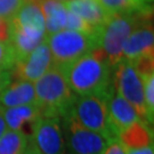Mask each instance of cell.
I'll return each mask as SVG.
<instances>
[{
  "label": "cell",
  "mask_w": 154,
  "mask_h": 154,
  "mask_svg": "<svg viewBox=\"0 0 154 154\" xmlns=\"http://www.w3.org/2000/svg\"><path fill=\"white\" fill-rule=\"evenodd\" d=\"M118 140L125 149H142L153 145V131L147 122L138 120L123 129L119 134Z\"/></svg>",
  "instance_id": "2e32d148"
},
{
  "label": "cell",
  "mask_w": 154,
  "mask_h": 154,
  "mask_svg": "<svg viewBox=\"0 0 154 154\" xmlns=\"http://www.w3.org/2000/svg\"><path fill=\"white\" fill-rule=\"evenodd\" d=\"M33 103H37V96L34 86L30 81H11L0 93V106L2 109H9Z\"/></svg>",
  "instance_id": "5bb4252c"
},
{
  "label": "cell",
  "mask_w": 154,
  "mask_h": 154,
  "mask_svg": "<svg viewBox=\"0 0 154 154\" xmlns=\"http://www.w3.org/2000/svg\"><path fill=\"white\" fill-rule=\"evenodd\" d=\"M30 140L42 154H66L61 118L41 116L33 126Z\"/></svg>",
  "instance_id": "ba28073f"
},
{
  "label": "cell",
  "mask_w": 154,
  "mask_h": 154,
  "mask_svg": "<svg viewBox=\"0 0 154 154\" xmlns=\"http://www.w3.org/2000/svg\"><path fill=\"white\" fill-rule=\"evenodd\" d=\"M142 80L144 83V98L147 110V118L149 122L152 125L154 116V74L143 77Z\"/></svg>",
  "instance_id": "ffe728a7"
},
{
  "label": "cell",
  "mask_w": 154,
  "mask_h": 154,
  "mask_svg": "<svg viewBox=\"0 0 154 154\" xmlns=\"http://www.w3.org/2000/svg\"><path fill=\"white\" fill-rule=\"evenodd\" d=\"M136 20L137 23L126 40L122 51V60L130 63L139 57L154 56L153 20H140L137 16Z\"/></svg>",
  "instance_id": "30bf717a"
},
{
  "label": "cell",
  "mask_w": 154,
  "mask_h": 154,
  "mask_svg": "<svg viewBox=\"0 0 154 154\" xmlns=\"http://www.w3.org/2000/svg\"><path fill=\"white\" fill-rule=\"evenodd\" d=\"M103 154H126V149L119 143V140H112L107 144Z\"/></svg>",
  "instance_id": "d4e9b609"
},
{
  "label": "cell",
  "mask_w": 154,
  "mask_h": 154,
  "mask_svg": "<svg viewBox=\"0 0 154 154\" xmlns=\"http://www.w3.org/2000/svg\"><path fill=\"white\" fill-rule=\"evenodd\" d=\"M138 1L144 5V4H152V1H153V0H138Z\"/></svg>",
  "instance_id": "f546056e"
},
{
  "label": "cell",
  "mask_w": 154,
  "mask_h": 154,
  "mask_svg": "<svg viewBox=\"0 0 154 154\" xmlns=\"http://www.w3.org/2000/svg\"><path fill=\"white\" fill-rule=\"evenodd\" d=\"M46 40L51 53L53 66L61 70L86 55L94 46H98L93 37L69 30H62L46 37Z\"/></svg>",
  "instance_id": "277c9868"
},
{
  "label": "cell",
  "mask_w": 154,
  "mask_h": 154,
  "mask_svg": "<svg viewBox=\"0 0 154 154\" xmlns=\"http://www.w3.org/2000/svg\"><path fill=\"white\" fill-rule=\"evenodd\" d=\"M126 154H154L153 145H149L142 149H126Z\"/></svg>",
  "instance_id": "4316f807"
},
{
  "label": "cell",
  "mask_w": 154,
  "mask_h": 154,
  "mask_svg": "<svg viewBox=\"0 0 154 154\" xmlns=\"http://www.w3.org/2000/svg\"><path fill=\"white\" fill-rule=\"evenodd\" d=\"M137 23L135 13L112 14L102 26L100 47L103 48L112 69L122 61L123 46Z\"/></svg>",
  "instance_id": "5b68a950"
},
{
  "label": "cell",
  "mask_w": 154,
  "mask_h": 154,
  "mask_svg": "<svg viewBox=\"0 0 154 154\" xmlns=\"http://www.w3.org/2000/svg\"><path fill=\"white\" fill-rule=\"evenodd\" d=\"M41 116H44V114L38 103L4 109V118L7 128L23 132L29 138L31 136L33 126Z\"/></svg>",
  "instance_id": "4fadbf2b"
},
{
  "label": "cell",
  "mask_w": 154,
  "mask_h": 154,
  "mask_svg": "<svg viewBox=\"0 0 154 154\" xmlns=\"http://www.w3.org/2000/svg\"><path fill=\"white\" fill-rule=\"evenodd\" d=\"M64 5L67 11L74 13L95 28H102L110 17L99 0H67Z\"/></svg>",
  "instance_id": "9a60e30c"
},
{
  "label": "cell",
  "mask_w": 154,
  "mask_h": 154,
  "mask_svg": "<svg viewBox=\"0 0 154 154\" xmlns=\"http://www.w3.org/2000/svg\"><path fill=\"white\" fill-rule=\"evenodd\" d=\"M109 95L77 96L71 107V113L81 126L103 135L109 143L118 140L109 121Z\"/></svg>",
  "instance_id": "3957f363"
},
{
  "label": "cell",
  "mask_w": 154,
  "mask_h": 154,
  "mask_svg": "<svg viewBox=\"0 0 154 154\" xmlns=\"http://www.w3.org/2000/svg\"><path fill=\"white\" fill-rule=\"evenodd\" d=\"M24 154H42V153H41V152L39 151L38 147L29 139V144H28V146H26V149H25Z\"/></svg>",
  "instance_id": "83f0119b"
},
{
  "label": "cell",
  "mask_w": 154,
  "mask_h": 154,
  "mask_svg": "<svg viewBox=\"0 0 154 154\" xmlns=\"http://www.w3.org/2000/svg\"><path fill=\"white\" fill-rule=\"evenodd\" d=\"M112 81L114 90L132 105L142 121L149 125L144 98L143 80L131 63L122 60L118 65L114 66Z\"/></svg>",
  "instance_id": "52a82bcc"
},
{
  "label": "cell",
  "mask_w": 154,
  "mask_h": 154,
  "mask_svg": "<svg viewBox=\"0 0 154 154\" xmlns=\"http://www.w3.org/2000/svg\"><path fill=\"white\" fill-rule=\"evenodd\" d=\"M140 78L154 74V56H144L131 63Z\"/></svg>",
  "instance_id": "603a6c76"
},
{
  "label": "cell",
  "mask_w": 154,
  "mask_h": 154,
  "mask_svg": "<svg viewBox=\"0 0 154 154\" xmlns=\"http://www.w3.org/2000/svg\"><path fill=\"white\" fill-rule=\"evenodd\" d=\"M62 71L75 96L110 95L113 90V69L100 46H94Z\"/></svg>",
  "instance_id": "6da1fadb"
},
{
  "label": "cell",
  "mask_w": 154,
  "mask_h": 154,
  "mask_svg": "<svg viewBox=\"0 0 154 154\" xmlns=\"http://www.w3.org/2000/svg\"><path fill=\"white\" fill-rule=\"evenodd\" d=\"M106 11L112 14H130L137 11L142 6L146 4H140L138 0H99Z\"/></svg>",
  "instance_id": "d6986e66"
},
{
  "label": "cell",
  "mask_w": 154,
  "mask_h": 154,
  "mask_svg": "<svg viewBox=\"0 0 154 154\" xmlns=\"http://www.w3.org/2000/svg\"><path fill=\"white\" fill-rule=\"evenodd\" d=\"M15 56L9 44L0 42V71H11L15 65Z\"/></svg>",
  "instance_id": "7402d4cb"
},
{
  "label": "cell",
  "mask_w": 154,
  "mask_h": 154,
  "mask_svg": "<svg viewBox=\"0 0 154 154\" xmlns=\"http://www.w3.org/2000/svg\"><path fill=\"white\" fill-rule=\"evenodd\" d=\"M107 111L110 126L116 136V139L123 129H126L135 121L140 120L132 105L116 93L114 87L107 97Z\"/></svg>",
  "instance_id": "7c38bea8"
},
{
  "label": "cell",
  "mask_w": 154,
  "mask_h": 154,
  "mask_svg": "<svg viewBox=\"0 0 154 154\" xmlns=\"http://www.w3.org/2000/svg\"><path fill=\"white\" fill-rule=\"evenodd\" d=\"M67 154H103L109 140L98 132L81 126L71 110L61 119Z\"/></svg>",
  "instance_id": "8992f818"
},
{
  "label": "cell",
  "mask_w": 154,
  "mask_h": 154,
  "mask_svg": "<svg viewBox=\"0 0 154 154\" xmlns=\"http://www.w3.org/2000/svg\"><path fill=\"white\" fill-rule=\"evenodd\" d=\"M25 0H0V17L11 21L16 16Z\"/></svg>",
  "instance_id": "44dd1931"
},
{
  "label": "cell",
  "mask_w": 154,
  "mask_h": 154,
  "mask_svg": "<svg viewBox=\"0 0 154 154\" xmlns=\"http://www.w3.org/2000/svg\"><path fill=\"white\" fill-rule=\"evenodd\" d=\"M53 66V58L49 46L45 39L32 53L23 61L15 63L11 67V75L13 81H37Z\"/></svg>",
  "instance_id": "9c48e42d"
},
{
  "label": "cell",
  "mask_w": 154,
  "mask_h": 154,
  "mask_svg": "<svg viewBox=\"0 0 154 154\" xmlns=\"http://www.w3.org/2000/svg\"><path fill=\"white\" fill-rule=\"evenodd\" d=\"M9 22L31 38L41 41L46 39L45 17L39 0H25L16 16Z\"/></svg>",
  "instance_id": "8fae6325"
},
{
  "label": "cell",
  "mask_w": 154,
  "mask_h": 154,
  "mask_svg": "<svg viewBox=\"0 0 154 154\" xmlns=\"http://www.w3.org/2000/svg\"><path fill=\"white\" fill-rule=\"evenodd\" d=\"M11 71H0V93L11 82Z\"/></svg>",
  "instance_id": "484cf974"
},
{
  "label": "cell",
  "mask_w": 154,
  "mask_h": 154,
  "mask_svg": "<svg viewBox=\"0 0 154 154\" xmlns=\"http://www.w3.org/2000/svg\"><path fill=\"white\" fill-rule=\"evenodd\" d=\"M56 1H61V2H65V1H67V0H56Z\"/></svg>",
  "instance_id": "4dcf8cb0"
},
{
  "label": "cell",
  "mask_w": 154,
  "mask_h": 154,
  "mask_svg": "<svg viewBox=\"0 0 154 154\" xmlns=\"http://www.w3.org/2000/svg\"><path fill=\"white\" fill-rule=\"evenodd\" d=\"M30 138L21 131L6 130L0 137V154H24Z\"/></svg>",
  "instance_id": "ac0fdd59"
},
{
  "label": "cell",
  "mask_w": 154,
  "mask_h": 154,
  "mask_svg": "<svg viewBox=\"0 0 154 154\" xmlns=\"http://www.w3.org/2000/svg\"><path fill=\"white\" fill-rule=\"evenodd\" d=\"M45 17L46 37L64 30L66 20V7L64 2L56 0H39Z\"/></svg>",
  "instance_id": "e0dca14e"
},
{
  "label": "cell",
  "mask_w": 154,
  "mask_h": 154,
  "mask_svg": "<svg viewBox=\"0 0 154 154\" xmlns=\"http://www.w3.org/2000/svg\"><path fill=\"white\" fill-rule=\"evenodd\" d=\"M37 103L46 116L63 118L75 100L69 83L66 81L64 72L60 67L51 66L42 77L33 83Z\"/></svg>",
  "instance_id": "7a4b0ae2"
},
{
  "label": "cell",
  "mask_w": 154,
  "mask_h": 154,
  "mask_svg": "<svg viewBox=\"0 0 154 154\" xmlns=\"http://www.w3.org/2000/svg\"><path fill=\"white\" fill-rule=\"evenodd\" d=\"M11 40V26L9 21L0 17V42L9 44Z\"/></svg>",
  "instance_id": "cb8c5ba5"
},
{
  "label": "cell",
  "mask_w": 154,
  "mask_h": 154,
  "mask_svg": "<svg viewBox=\"0 0 154 154\" xmlns=\"http://www.w3.org/2000/svg\"><path fill=\"white\" fill-rule=\"evenodd\" d=\"M7 130V126H6L5 118H4V109L0 106V137L5 134Z\"/></svg>",
  "instance_id": "f1b7e54d"
}]
</instances>
